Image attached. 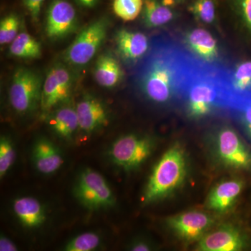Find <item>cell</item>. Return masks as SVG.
I'll use <instances>...</instances> for the list:
<instances>
[{"instance_id":"cell-19","label":"cell","mask_w":251,"mask_h":251,"mask_svg":"<svg viewBox=\"0 0 251 251\" xmlns=\"http://www.w3.org/2000/svg\"><path fill=\"white\" fill-rule=\"evenodd\" d=\"M97 83L105 88H112L118 85L124 73L120 62L112 54L104 53L99 56L94 71Z\"/></svg>"},{"instance_id":"cell-14","label":"cell","mask_w":251,"mask_h":251,"mask_svg":"<svg viewBox=\"0 0 251 251\" xmlns=\"http://www.w3.org/2000/svg\"><path fill=\"white\" fill-rule=\"evenodd\" d=\"M79 129L92 133L108 123V112L101 100L94 97H84L76 107Z\"/></svg>"},{"instance_id":"cell-34","label":"cell","mask_w":251,"mask_h":251,"mask_svg":"<svg viewBox=\"0 0 251 251\" xmlns=\"http://www.w3.org/2000/svg\"><path fill=\"white\" fill-rule=\"evenodd\" d=\"M81 4L87 8H93L98 3L99 0H77Z\"/></svg>"},{"instance_id":"cell-29","label":"cell","mask_w":251,"mask_h":251,"mask_svg":"<svg viewBox=\"0 0 251 251\" xmlns=\"http://www.w3.org/2000/svg\"><path fill=\"white\" fill-rule=\"evenodd\" d=\"M232 111L237 114L246 133L251 140V95L239 100Z\"/></svg>"},{"instance_id":"cell-13","label":"cell","mask_w":251,"mask_h":251,"mask_svg":"<svg viewBox=\"0 0 251 251\" xmlns=\"http://www.w3.org/2000/svg\"><path fill=\"white\" fill-rule=\"evenodd\" d=\"M183 44L193 57L214 65H223L222 54L217 41L210 32L202 28H195L183 36Z\"/></svg>"},{"instance_id":"cell-7","label":"cell","mask_w":251,"mask_h":251,"mask_svg":"<svg viewBox=\"0 0 251 251\" xmlns=\"http://www.w3.org/2000/svg\"><path fill=\"white\" fill-rule=\"evenodd\" d=\"M77 201L89 210L108 209L115 204V197L105 178L98 172L86 168L78 176L74 186Z\"/></svg>"},{"instance_id":"cell-5","label":"cell","mask_w":251,"mask_h":251,"mask_svg":"<svg viewBox=\"0 0 251 251\" xmlns=\"http://www.w3.org/2000/svg\"><path fill=\"white\" fill-rule=\"evenodd\" d=\"M156 141L148 135L130 133L112 144L109 156L115 166L125 171L139 168L152 154Z\"/></svg>"},{"instance_id":"cell-2","label":"cell","mask_w":251,"mask_h":251,"mask_svg":"<svg viewBox=\"0 0 251 251\" xmlns=\"http://www.w3.org/2000/svg\"><path fill=\"white\" fill-rule=\"evenodd\" d=\"M228 70L224 65L209 64L196 58L182 95L190 117L202 118L219 109L230 110L232 97Z\"/></svg>"},{"instance_id":"cell-28","label":"cell","mask_w":251,"mask_h":251,"mask_svg":"<svg viewBox=\"0 0 251 251\" xmlns=\"http://www.w3.org/2000/svg\"><path fill=\"white\" fill-rule=\"evenodd\" d=\"M20 19L17 15L11 14L5 16L0 23V44H11L16 39L19 29Z\"/></svg>"},{"instance_id":"cell-4","label":"cell","mask_w":251,"mask_h":251,"mask_svg":"<svg viewBox=\"0 0 251 251\" xmlns=\"http://www.w3.org/2000/svg\"><path fill=\"white\" fill-rule=\"evenodd\" d=\"M214 159L226 169L251 171V151L236 130L223 126L214 132L211 140Z\"/></svg>"},{"instance_id":"cell-6","label":"cell","mask_w":251,"mask_h":251,"mask_svg":"<svg viewBox=\"0 0 251 251\" xmlns=\"http://www.w3.org/2000/svg\"><path fill=\"white\" fill-rule=\"evenodd\" d=\"M43 84L40 75L34 71L18 68L13 74L9 91L10 104L15 111L26 115L41 105Z\"/></svg>"},{"instance_id":"cell-9","label":"cell","mask_w":251,"mask_h":251,"mask_svg":"<svg viewBox=\"0 0 251 251\" xmlns=\"http://www.w3.org/2000/svg\"><path fill=\"white\" fill-rule=\"evenodd\" d=\"M167 227L180 240L198 242L214 227L216 219L202 211H188L166 219Z\"/></svg>"},{"instance_id":"cell-27","label":"cell","mask_w":251,"mask_h":251,"mask_svg":"<svg viewBox=\"0 0 251 251\" xmlns=\"http://www.w3.org/2000/svg\"><path fill=\"white\" fill-rule=\"evenodd\" d=\"M16 150L9 137L1 136L0 140V177L3 178L14 165Z\"/></svg>"},{"instance_id":"cell-15","label":"cell","mask_w":251,"mask_h":251,"mask_svg":"<svg viewBox=\"0 0 251 251\" xmlns=\"http://www.w3.org/2000/svg\"><path fill=\"white\" fill-rule=\"evenodd\" d=\"M244 186L243 181L238 179L221 181L211 190L206 200V207L220 214L227 212L237 202Z\"/></svg>"},{"instance_id":"cell-25","label":"cell","mask_w":251,"mask_h":251,"mask_svg":"<svg viewBox=\"0 0 251 251\" xmlns=\"http://www.w3.org/2000/svg\"><path fill=\"white\" fill-rule=\"evenodd\" d=\"M144 0H114L112 9L115 14L125 21H131L143 11Z\"/></svg>"},{"instance_id":"cell-21","label":"cell","mask_w":251,"mask_h":251,"mask_svg":"<svg viewBox=\"0 0 251 251\" xmlns=\"http://www.w3.org/2000/svg\"><path fill=\"white\" fill-rule=\"evenodd\" d=\"M229 87L232 97V107L238 100L251 95V61L239 63L228 70Z\"/></svg>"},{"instance_id":"cell-12","label":"cell","mask_w":251,"mask_h":251,"mask_svg":"<svg viewBox=\"0 0 251 251\" xmlns=\"http://www.w3.org/2000/svg\"><path fill=\"white\" fill-rule=\"evenodd\" d=\"M77 18L74 6L67 0H54L48 11L46 34L51 39H62L76 29Z\"/></svg>"},{"instance_id":"cell-22","label":"cell","mask_w":251,"mask_h":251,"mask_svg":"<svg viewBox=\"0 0 251 251\" xmlns=\"http://www.w3.org/2000/svg\"><path fill=\"white\" fill-rule=\"evenodd\" d=\"M142 11L144 23L150 28L161 27L174 18L173 11L158 0H144Z\"/></svg>"},{"instance_id":"cell-26","label":"cell","mask_w":251,"mask_h":251,"mask_svg":"<svg viewBox=\"0 0 251 251\" xmlns=\"http://www.w3.org/2000/svg\"><path fill=\"white\" fill-rule=\"evenodd\" d=\"M189 10L200 22L211 24L215 21V0H196Z\"/></svg>"},{"instance_id":"cell-30","label":"cell","mask_w":251,"mask_h":251,"mask_svg":"<svg viewBox=\"0 0 251 251\" xmlns=\"http://www.w3.org/2000/svg\"><path fill=\"white\" fill-rule=\"evenodd\" d=\"M238 14L251 34V0H235Z\"/></svg>"},{"instance_id":"cell-32","label":"cell","mask_w":251,"mask_h":251,"mask_svg":"<svg viewBox=\"0 0 251 251\" xmlns=\"http://www.w3.org/2000/svg\"><path fill=\"white\" fill-rule=\"evenodd\" d=\"M130 251H150L154 249L152 243L149 242L146 239H139L133 241L128 247Z\"/></svg>"},{"instance_id":"cell-8","label":"cell","mask_w":251,"mask_h":251,"mask_svg":"<svg viewBox=\"0 0 251 251\" xmlns=\"http://www.w3.org/2000/svg\"><path fill=\"white\" fill-rule=\"evenodd\" d=\"M108 27V19L104 17L89 25L66 50V61L74 66L88 64L105 41Z\"/></svg>"},{"instance_id":"cell-11","label":"cell","mask_w":251,"mask_h":251,"mask_svg":"<svg viewBox=\"0 0 251 251\" xmlns=\"http://www.w3.org/2000/svg\"><path fill=\"white\" fill-rule=\"evenodd\" d=\"M247 236L240 229L231 224H225L211 229L197 242L199 251H238L248 245Z\"/></svg>"},{"instance_id":"cell-23","label":"cell","mask_w":251,"mask_h":251,"mask_svg":"<svg viewBox=\"0 0 251 251\" xmlns=\"http://www.w3.org/2000/svg\"><path fill=\"white\" fill-rule=\"evenodd\" d=\"M9 51L18 58L36 59L41 55V46L30 34L23 31L10 44Z\"/></svg>"},{"instance_id":"cell-10","label":"cell","mask_w":251,"mask_h":251,"mask_svg":"<svg viewBox=\"0 0 251 251\" xmlns=\"http://www.w3.org/2000/svg\"><path fill=\"white\" fill-rule=\"evenodd\" d=\"M73 89V78L70 72L62 64L50 69L43 84L41 108L49 112L70 99Z\"/></svg>"},{"instance_id":"cell-20","label":"cell","mask_w":251,"mask_h":251,"mask_svg":"<svg viewBox=\"0 0 251 251\" xmlns=\"http://www.w3.org/2000/svg\"><path fill=\"white\" fill-rule=\"evenodd\" d=\"M49 124L52 131L62 139L69 140L79 129L78 119L75 108L65 105L53 112Z\"/></svg>"},{"instance_id":"cell-16","label":"cell","mask_w":251,"mask_h":251,"mask_svg":"<svg viewBox=\"0 0 251 251\" xmlns=\"http://www.w3.org/2000/svg\"><path fill=\"white\" fill-rule=\"evenodd\" d=\"M117 52L126 62L137 63L148 53L150 41L143 33L120 29L115 35Z\"/></svg>"},{"instance_id":"cell-1","label":"cell","mask_w":251,"mask_h":251,"mask_svg":"<svg viewBox=\"0 0 251 251\" xmlns=\"http://www.w3.org/2000/svg\"><path fill=\"white\" fill-rule=\"evenodd\" d=\"M196 57L168 38L154 39L140 61L135 80L145 98L167 105L182 98L185 83Z\"/></svg>"},{"instance_id":"cell-31","label":"cell","mask_w":251,"mask_h":251,"mask_svg":"<svg viewBox=\"0 0 251 251\" xmlns=\"http://www.w3.org/2000/svg\"><path fill=\"white\" fill-rule=\"evenodd\" d=\"M45 0H23L25 7L27 10L34 22H37L41 14V7Z\"/></svg>"},{"instance_id":"cell-17","label":"cell","mask_w":251,"mask_h":251,"mask_svg":"<svg viewBox=\"0 0 251 251\" xmlns=\"http://www.w3.org/2000/svg\"><path fill=\"white\" fill-rule=\"evenodd\" d=\"M32 161L41 174H54L64 163V158L59 148L45 138H39L32 148Z\"/></svg>"},{"instance_id":"cell-33","label":"cell","mask_w":251,"mask_h":251,"mask_svg":"<svg viewBox=\"0 0 251 251\" xmlns=\"http://www.w3.org/2000/svg\"><path fill=\"white\" fill-rule=\"evenodd\" d=\"M0 251H18V248L9 238L1 236L0 238Z\"/></svg>"},{"instance_id":"cell-35","label":"cell","mask_w":251,"mask_h":251,"mask_svg":"<svg viewBox=\"0 0 251 251\" xmlns=\"http://www.w3.org/2000/svg\"><path fill=\"white\" fill-rule=\"evenodd\" d=\"M172 1H173V2H175V1H180V0H172Z\"/></svg>"},{"instance_id":"cell-18","label":"cell","mask_w":251,"mask_h":251,"mask_svg":"<svg viewBox=\"0 0 251 251\" xmlns=\"http://www.w3.org/2000/svg\"><path fill=\"white\" fill-rule=\"evenodd\" d=\"M13 210L20 223L27 228L39 227L46 220L44 206L33 197L24 196L15 200Z\"/></svg>"},{"instance_id":"cell-24","label":"cell","mask_w":251,"mask_h":251,"mask_svg":"<svg viewBox=\"0 0 251 251\" xmlns=\"http://www.w3.org/2000/svg\"><path fill=\"white\" fill-rule=\"evenodd\" d=\"M101 244L100 236L95 232H85L71 239L64 247L66 251H92Z\"/></svg>"},{"instance_id":"cell-3","label":"cell","mask_w":251,"mask_h":251,"mask_svg":"<svg viewBox=\"0 0 251 251\" xmlns=\"http://www.w3.org/2000/svg\"><path fill=\"white\" fill-rule=\"evenodd\" d=\"M189 164L185 149L175 143L163 153L153 167L144 190L142 201L150 204L170 197L184 185Z\"/></svg>"}]
</instances>
